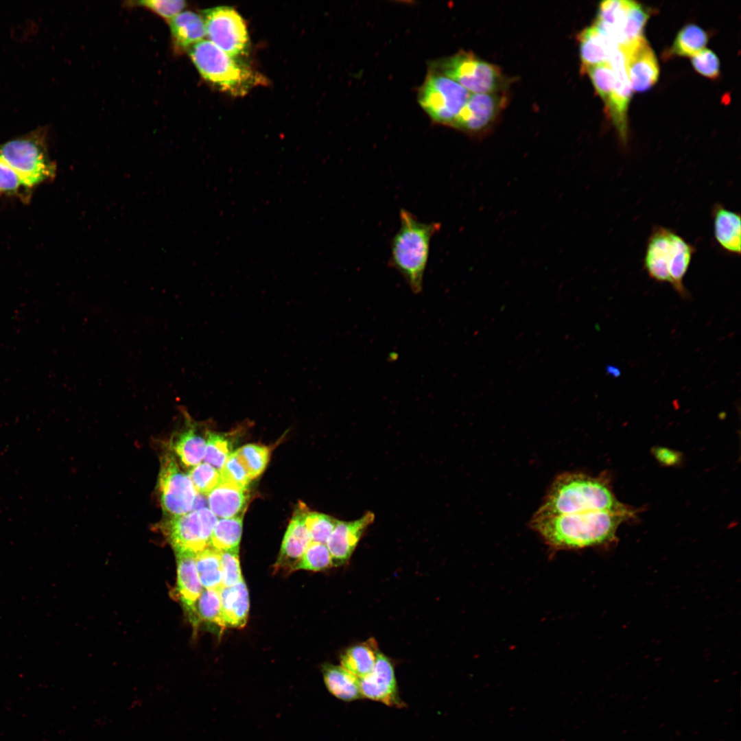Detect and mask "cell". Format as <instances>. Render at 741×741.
<instances>
[{
    "instance_id": "83f0119b",
    "label": "cell",
    "mask_w": 741,
    "mask_h": 741,
    "mask_svg": "<svg viewBox=\"0 0 741 741\" xmlns=\"http://www.w3.org/2000/svg\"><path fill=\"white\" fill-rule=\"evenodd\" d=\"M707 40L703 30L694 24H687L677 34L669 55L692 57L704 49Z\"/></svg>"
},
{
    "instance_id": "ffe728a7",
    "label": "cell",
    "mask_w": 741,
    "mask_h": 741,
    "mask_svg": "<svg viewBox=\"0 0 741 741\" xmlns=\"http://www.w3.org/2000/svg\"><path fill=\"white\" fill-rule=\"evenodd\" d=\"M249 499L248 489L220 482L207 495L211 511L222 519L241 516Z\"/></svg>"
},
{
    "instance_id": "484cf974",
    "label": "cell",
    "mask_w": 741,
    "mask_h": 741,
    "mask_svg": "<svg viewBox=\"0 0 741 741\" xmlns=\"http://www.w3.org/2000/svg\"><path fill=\"white\" fill-rule=\"evenodd\" d=\"M172 447L182 463L192 468L204 458L206 440L195 429L189 428L178 435Z\"/></svg>"
},
{
    "instance_id": "7a4b0ae2",
    "label": "cell",
    "mask_w": 741,
    "mask_h": 741,
    "mask_svg": "<svg viewBox=\"0 0 741 741\" xmlns=\"http://www.w3.org/2000/svg\"><path fill=\"white\" fill-rule=\"evenodd\" d=\"M400 226L390 241L388 266L396 270L415 294L423 291L432 237L441 228L440 222H423L412 213L401 209Z\"/></svg>"
},
{
    "instance_id": "7c38bea8",
    "label": "cell",
    "mask_w": 741,
    "mask_h": 741,
    "mask_svg": "<svg viewBox=\"0 0 741 741\" xmlns=\"http://www.w3.org/2000/svg\"><path fill=\"white\" fill-rule=\"evenodd\" d=\"M620 48L631 89L643 92L652 87L659 78V64L644 36Z\"/></svg>"
},
{
    "instance_id": "f1b7e54d",
    "label": "cell",
    "mask_w": 741,
    "mask_h": 741,
    "mask_svg": "<svg viewBox=\"0 0 741 741\" xmlns=\"http://www.w3.org/2000/svg\"><path fill=\"white\" fill-rule=\"evenodd\" d=\"M242 531L241 516L221 519L217 521L210 539V545L219 551L239 548Z\"/></svg>"
},
{
    "instance_id": "d6a6232c",
    "label": "cell",
    "mask_w": 741,
    "mask_h": 741,
    "mask_svg": "<svg viewBox=\"0 0 741 741\" xmlns=\"http://www.w3.org/2000/svg\"><path fill=\"white\" fill-rule=\"evenodd\" d=\"M32 190L0 154V194L14 196L23 202L30 199Z\"/></svg>"
},
{
    "instance_id": "f546056e",
    "label": "cell",
    "mask_w": 741,
    "mask_h": 741,
    "mask_svg": "<svg viewBox=\"0 0 741 741\" xmlns=\"http://www.w3.org/2000/svg\"><path fill=\"white\" fill-rule=\"evenodd\" d=\"M649 12L638 3L630 1L621 33L620 47L626 46L643 37V30Z\"/></svg>"
},
{
    "instance_id": "8992f818",
    "label": "cell",
    "mask_w": 741,
    "mask_h": 741,
    "mask_svg": "<svg viewBox=\"0 0 741 741\" xmlns=\"http://www.w3.org/2000/svg\"><path fill=\"white\" fill-rule=\"evenodd\" d=\"M0 154L31 189L56 176V165L49 158L43 130L36 129L1 144Z\"/></svg>"
},
{
    "instance_id": "74e56055",
    "label": "cell",
    "mask_w": 741,
    "mask_h": 741,
    "mask_svg": "<svg viewBox=\"0 0 741 741\" xmlns=\"http://www.w3.org/2000/svg\"><path fill=\"white\" fill-rule=\"evenodd\" d=\"M220 482L248 489L252 478L236 451L231 453L220 471Z\"/></svg>"
},
{
    "instance_id": "ab89813d",
    "label": "cell",
    "mask_w": 741,
    "mask_h": 741,
    "mask_svg": "<svg viewBox=\"0 0 741 741\" xmlns=\"http://www.w3.org/2000/svg\"><path fill=\"white\" fill-rule=\"evenodd\" d=\"M220 565L222 586L231 587L243 579L239 565V548L220 551Z\"/></svg>"
},
{
    "instance_id": "d590c367",
    "label": "cell",
    "mask_w": 741,
    "mask_h": 741,
    "mask_svg": "<svg viewBox=\"0 0 741 741\" xmlns=\"http://www.w3.org/2000/svg\"><path fill=\"white\" fill-rule=\"evenodd\" d=\"M331 565V556L327 545L311 542L295 566L294 571H320Z\"/></svg>"
},
{
    "instance_id": "d4e9b609",
    "label": "cell",
    "mask_w": 741,
    "mask_h": 741,
    "mask_svg": "<svg viewBox=\"0 0 741 741\" xmlns=\"http://www.w3.org/2000/svg\"><path fill=\"white\" fill-rule=\"evenodd\" d=\"M377 648L373 639L349 648L341 657V666L359 679L366 676L375 666Z\"/></svg>"
},
{
    "instance_id": "60d3db41",
    "label": "cell",
    "mask_w": 741,
    "mask_h": 741,
    "mask_svg": "<svg viewBox=\"0 0 741 741\" xmlns=\"http://www.w3.org/2000/svg\"><path fill=\"white\" fill-rule=\"evenodd\" d=\"M694 69L701 75L715 79L720 74V62L716 55L709 49H703L692 57Z\"/></svg>"
},
{
    "instance_id": "e575fe53",
    "label": "cell",
    "mask_w": 741,
    "mask_h": 741,
    "mask_svg": "<svg viewBox=\"0 0 741 741\" xmlns=\"http://www.w3.org/2000/svg\"><path fill=\"white\" fill-rule=\"evenodd\" d=\"M232 446L231 440L224 435L209 432L206 439L204 462L220 471L231 454Z\"/></svg>"
},
{
    "instance_id": "8fae6325",
    "label": "cell",
    "mask_w": 741,
    "mask_h": 741,
    "mask_svg": "<svg viewBox=\"0 0 741 741\" xmlns=\"http://www.w3.org/2000/svg\"><path fill=\"white\" fill-rule=\"evenodd\" d=\"M504 91L471 93L451 127L471 136L486 132L506 104Z\"/></svg>"
},
{
    "instance_id": "7402d4cb",
    "label": "cell",
    "mask_w": 741,
    "mask_h": 741,
    "mask_svg": "<svg viewBox=\"0 0 741 741\" xmlns=\"http://www.w3.org/2000/svg\"><path fill=\"white\" fill-rule=\"evenodd\" d=\"M582 70L591 66L609 62L612 43L595 25L584 29L578 35Z\"/></svg>"
},
{
    "instance_id": "603a6c76",
    "label": "cell",
    "mask_w": 741,
    "mask_h": 741,
    "mask_svg": "<svg viewBox=\"0 0 741 741\" xmlns=\"http://www.w3.org/2000/svg\"><path fill=\"white\" fill-rule=\"evenodd\" d=\"M170 31L175 45L190 48L206 36L202 17L191 11H182L169 21Z\"/></svg>"
},
{
    "instance_id": "7bdbcfd3",
    "label": "cell",
    "mask_w": 741,
    "mask_h": 741,
    "mask_svg": "<svg viewBox=\"0 0 741 741\" xmlns=\"http://www.w3.org/2000/svg\"><path fill=\"white\" fill-rule=\"evenodd\" d=\"M656 456L660 461L667 464L674 463L677 458L674 452L666 449H658Z\"/></svg>"
},
{
    "instance_id": "5bb4252c",
    "label": "cell",
    "mask_w": 741,
    "mask_h": 741,
    "mask_svg": "<svg viewBox=\"0 0 741 741\" xmlns=\"http://www.w3.org/2000/svg\"><path fill=\"white\" fill-rule=\"evenodd\" d=\"M359 679L362 697L391 707L402 706L393 666L384 655L378 653L371 672Z\"/></svg>"
},
{
    "instance_id": "52a82bcc",
    "label": "cell",
    "mask_w": 741,
    "mask_h": 741,
    "mask_svg": "<svg viewBox=\"0 0 741 741\" xmlns=\"http://www.w3.org/2000/svg\"><path fill=\"white\" fill-rule=\"evenodd\" d=\"M430 68L458 82L471 93L503 91L506 83L498 67L470 51H460L434 62Z\"/></svg>"
},
{
    "instance_id": "9a60e30c",
    "label": "cell",
    "mask_w": 741,
    "mask_h": 741,
    "mask_svg": "<svg viewBox=\"0 0 741 741\" xmlns=\"http://www.w3.org/2000/svg\"><path fill=\"white\" fill-rule=\"evenodd\" d=\"M374 518L373 513L367 512L353 521H337L326 544L331 556L332 565H341L349 559L363 533L373 522Z\"/></svg>"
},
{
    "instance_id": "ac0fdd59",
    "label": "cell",
    "mask_w": 741,
    "mask_h": 741,
    "mask_svg": "<svg viewBox=\"0 0 741 741\" xmlns=\"http://www.w3.org/2000/svg\"><path fill=\"white\" fill-rule=\"evenodd\" d=\"M308 511L302 506L296 510L291 519L282 542L276 567L285 571H294V567L309 546L311 537L305 524Z\"/></svg>"
},
{
    "instance_id": "8d00e7d4",
    "label": "cell",
    "mask_w": 741,
    "mask_h": 741,
    "mask_svg": "<svg viewBox=\"0 0 741 741\" xmlns=\"http://www.w3.org/2000/svg\"><path fill=\"white\" fill-rule=\"evenodd\" d=\"M337 521L323 513L308 512L305 517V524L311 542L327 544Z\"/></svg>"
},
{
    "instance_id": "b9f144b4",
    "label": "cell",
    "mask_w": 741,
    "mask_h": 741,
    "mask_svg": "<svg viewBox=\"0 0 741 741\" xmlns=\"http://www.w3.org/2000/svg\"><path fill=\"white\" fill-rule=\"evenodd\" d=\"M139 3L169 21L181 12L186 5L183 0H146Z\"/></svg>"
},
{
    "instance_id": "5b68a950",
    "label": "cell",
    "mask_w": 741,
    "mask_h": 741,
    "mask_svg": "<svg viewBox=\"0 0 741 741\" xmlns=\"http://www.w3.org/2000/svg\"><path fill=\"white\" fill-rule=\"evenodd\" d=\"M189 54L205 80L231 95H243L265 82L262 76L209 40L191 46Z\"/></svg>"
},
{
    "instance_id": "44dd1931",
    "label": "cell",
    "mask_w": 741,
    "mask_h": 741,
    "mask_svg": "<svg viewBox=\"0 0 741 741\" xmlns=\"http://www.w3.org/2000/svg\"><path fill=\"white\" fill-rule=\"evenodd\" d=\"M219 591L225 628L244 627L249 611L248 591L244 579L231 587L222 586Z\"/></svg>"
},
{
    "instance_id": "836d02e7",
    "label": "cell",
    "mask_w": 741,
    "mask_h": 741,
    "mask_svg": "<svg viewBox=\"0 0 741 741\" xmlns=\"http://www.w3.org/2000/svg\"><path fill=\"white\" fill-rule=\"evenodd\" d=\"M235 451L248 471L252 480L262 473L269 461L270 449L264 445L248 444L241 447Z\"/></svg>"
},
{
    "instance_id": "f35d334b",
    "label": "cell",
    "mask_w": 741,
    "mask_h": 741,
    "mask_svg": "<svg viewBox=\"0 0 741 741\" xmlns=\"http://www.w3.org/2000/svg\"><path fill=\"white\" fill-rule=\"evenodd\" d=\"M189 476L197 493L207 495L220 482V471L207 462L192 467Z\"/></svg>"
},
{
    "instance_id": "1f68e13d",
    "label": "cell",
    "mask_w": 741,
    "mask_h": 741,
    "mask_svg": "<svg viewBox=\"0 0 741 741\" xmlns=\"http://www.w3.org/2000/svg\"><path fill=\"white\" fill-rule=\"evenodd\" d=\"M586 73L607 109L610 104L613 90L615 77L612 67L609 62L588 67L582 70Z\"/></svg>"
},
{
    "instance_id": "3957f363",
    "label": "cell",
    "mask_w": 741,
    "mask_h": 741,
    "mask_svg": "<svg viewBox=\"0 0 741 741\" xmlns=\"http://www.w3.org/2000/svg\"><path fill=\"white\" fill-rule=\"evenodd\" d=\"M603 480L578 473L557 477L538 511L552 515L615 510L624 508Z\"/></svg>"
},
{
    "instance_id": "ba28073f",
    "label": "cell",
    "mask_w": 741,
    "mask_h": 741,
    "mask_svg": "<svg viewBox=\"0 0 741 741\" xmlns=\"http://www.w3.org/2000/svg\"><path fill=\"white\" fill-rule=\"evenodd\" d=\"M471 94L458 82L430 68L419 89L418 101L434 122L451 127Z\"/></svg>"
},
{
    "instance_id": "4dcf8cb0",
    "label": "cell",
    "mask_w": 741,
    "mask_h": 741,
    "mask_svg": "<svg viewBox=\"0 0 741 741\" xmlns=\"http://www.w3.org/2000/svg\"><path fill=\"white\" fill-rule=\"evenodd\" d=\"M198 620L225 628L219 589H203L196 604Z\"/></svg>"
},
{
    "instance_id": "30bf717a",
    "label": "cell",
    "mask_w": 741,
    "mask_h": 741,
    "mask_svg": "<svg viewBox=\"0 0 741 741\" xmlns=\"http://www.w3.org/2000/svg\"><path fill=\"white\" fill-rule=\"evenodd\" d=\"M158 489L162 508L172 517L193 509L197 493L189 475L181 471L172 454H165L161 460Z\"/></svg>"
},
{
    "instance_id": "d6986e66",
    "label": "cell",
    "mask_w": 741,
    "mask_h": 741,
    "mask_svg": "<svg viewBox=\"0 0 741 741\" xmlns=\"http://www.w3.org/2000/svg\"><path fill=\"white\" fill-rule=\"evenodd\" d=\"M714 237L726 253L740 256L741 252V220L740 213L716 203L711 209Z\"/></svg>"
},
{
    "instance_id": "4fadbf2b",
    "label": "cell",
    "mask_w": 741,
    "mask_h": 741,
    "mask_svg": "<svg viewBox=\"0 0 741 741\" xmlns=\"http://www.w3.org/2000/svg\"><path fill=\"white\" fill-rule=\"evenodd\" d=\"M609 63L615 77L614 90L606 109L612 119L623 144L627 141L626 113L631 96V87L626 73L624 54L619 45L613 48Z\"/></svg>"
},
{
    "instance_id": "2e32d148",
    "label": "cell",
    "mask_w": 741,
    "mask_h": 741,
    "mask_svg": "<svg viewBox=\"0 0 741 741\" xmlns=\"http://www.w3.org/2000/svg\"><path fill=\"white\" fill-rule=\"evenodd\" d=\"M166 529L175 552L187 550L196 554L210 545L197 510L172 517Z\"/></svg>"
},
{
    "instance_id": "277c9868",
    "label": "cell",
    "mask_w": 741,
    "mask_h": 741,
    "mask_svg": "<svg viewBox=\"0 0 741 741\" xmlns=\"http://www.w3.org/2000/svg\"><path fill=\"white\" fill-rule=\"evenodd\" d=\"M696 248L675 231L655 226L646 244L643 259L648 275L659 283H668L682 298L688 296L683 279Z\"/></svg>"
},
{
    "instance_id": "6da1fadb",
    "label": "cell",
    "mask_w": 741,
    "mask_h": 741,
    "mask_svg": "<svg viewBox=\"0 0 741 741\" xmlns=\"http://www.w3.org/2000/svg\"><path fill=\"white\" fill-rule=\"evenodd\" d=\"M631 515L624 508L580 513L552 515L537 511L531 527L555 550H574L609 543L620 523Z\"/></svg>"
},
{
    "instance_id": "cb8c5ba5",
    "label": "cell",
    "mask_w": 741,
    "mask_h": 741,
    "mask_svg": "<svg viewBox=\"0 0 741 741\" xmlns=\"http://www.w3.org/2000/svg\"><path fill=\"white\" fill-rule=\"evenodd\" d=\"M325 684L337 698L350 702L362 697L360 679L342 666L327 664L322 668Z\"/></svg>"
},
{
    "instance_id": "4316f807",
    "label": "cell",
    "mask_w": 741,
    "mask_h": 741,
    "mask_svg": "<svg viewBox=\"0 0 741 741\" xmlns=\"http://www.w3.org/2000/svg\"><path fill=\"white\" fill-rule=\"evenodd\" d=\"M195 558L203 589H220L222 586L220 551L209 545L196 553Z\"/></svg>"
},
{
    "instance_id": "e0dca14e",
    "label": "cell",
    "mask_w": 741,
    "mask_h": 741,
    "mask_svg": "<svg viewBox=\"0 0 741 741\" xmlns=\"http://www.w3.org/2000/svg\"><path fill=\"white\" fill-rule=\"evenodd\" d=\"M176 556V591L180 600L193 623H197L196 604L203 587L196 566V553L175 552Z\"/></svg>"
},
{
    "instance_id": "9c48e42d",
    "label": "cell",
    "mask_w": 741,
    "mask_h": 741,
    "mask_svg": "<svg viewBox=\"0 0 741 741\" xmlns=\"http://www.w3.org/2000/svg\"><path fill=\"white\" fill-rule=\"evenodd\" d=\"M206 36L218 48L236 57L245 54L249 46L246 25L233 8L218 6L203 12Z\"/></svg>"
}]
</instances>
